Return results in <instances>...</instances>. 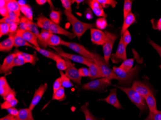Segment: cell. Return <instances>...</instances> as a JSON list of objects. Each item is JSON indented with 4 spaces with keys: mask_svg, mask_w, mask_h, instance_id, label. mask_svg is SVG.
<instances>
[{
    "mask_svg": "<svg viewBox=\"0 0 161 120\" xmlns=\"http://www.w3.org/2000/svg\"><path fill=\"white\" fill-rule=\"evenodd\" d=\"M14 53L17 54V56L16 57L14 58V60L13 67L23 65L24 64H26L23 57L22 56V55L20 54L17 50L14 51Z\"/></svg>",
    "mask_w": 161,
    "mask_h": 120,
    "instance_id": "obj_37",
    "label": "cell"
},
{
    "mask_svg": "<svg viewBox=\"0 0 161 120\" xmlns=\"http://www.w3.org/2000/svg\"><path fill=\"white\" fill-rule=\"evenodd\" d=\"M0 3H1V8L6 7L7 0H1L0 1Z\"/></svg>",
    "mask_w": 161,
    "mask_h": 120,
    "instance_id": "obj_59",
    "label": "cell"
},
{
    "mask_svg": "<svg viewBox=\"0 0 161 120\" xmlns=\"http://www.w3.org/2000/svg\"><path fill=\"white\" fill-rule=\"evenodd\" d=\"M47 2V0H36V3L40 5H44Z\"/></svg>",
    "mask_w": 161,
    "mask_h": 120,
    "instance_id": "obj_58",
    "label": "cell"
},
{
    "mask_svg": "<svg viewBox=\"0 0 161 120\" xmlns=\"http://www.w3.org/2000/svg\"><path fill=\"white\" fill-rule=\"evenodd\" d=\"M61 12L60 11H55L52 10L50 13V19L52 21V22L59 25L60 23L61 16Z\"/></svg>",
    "mask_w": 161,
    "mask_h": 120,
    "instance_id": "obj_34",
    "label": "cell"
},
{
    "mask_svg": "<svg viewBox=\"0 0 161 120\" xmlns=\"http://www.w3.org/2000/svg\"><path fill=\"white\" fill-rule=\"evenodd\" d=\"M56 62V66L59 71H66L67 68V64L66 61L63 58L60 57L58 59Z\"/></svg>",
    "mask_w": 161,
    "mask_h": 120,
    "instance_id": "obj_40",
    "label": "cell"
},
{
    "mask_svg": "<svg viewBox=\"0 0 161 120\" xmlns=\"http://www.w3.org/2000/svg\"><path fill=\"white\" fill-rule=\"evenodd\" d=\"M91 9L94 13L96 14V16L97 17H102V18H104L107 17V14L105 12L103 7H97V8L92 7Z\"/></svg>",
    "mask_w": 161,
    "mask_h": 120,
    "instance_id": "obj_42",
    "label": "cell"
},
{
    "mask_svg": "<svg viewBox=\"0 0 161 120\" xmlns=\"http://www.w3.org/2000/svg\"><path fill=\"white\" fill-rule=\"evenodd\" d=\"M67 64V68L65 71V74L67 76L75 83L78 85H81L82 77L79 73L78 70L75 68V65L71 63L69 60L64 58Z\"/></svg>",
    "mask_w": 161,
    "mask_h": 120,
    "instance_id": "obj_9",
    "label": "cell"
},
{
    "mask_svg": "<svg viewBox=\"0 0 161 120\" xmlns=\"http://www.w3.org/2000/svg\"><path fill=\"white\" fill-rule=\"evenodd\" d=\"M61 45L67 47L69 48L70 49L72 50L79 54L80 55L85 57L89 59L93 60L92 52L89 51L82 45L77 43H75V42H69V41L62 40Z\"/></svg>",
    "mask_w": 161,
    "mask_h": 120,
    "instance_id": "obj_8",
    "label": "cell"
},
{
    "mask_svg": "<svg viewBox=\"0 0 161 120\" xmlns=\"http://www.w3.org/2000/svg\"><path fill=\"white\" fill-rule=\"evenodd\" d=\"M10 26L8 24L1 23L0 24V37L9 34Z\"/></svg>",
    "mask_w": 161,
    "mask_h": 120,
    "instance_id": "obj_44",
    "label": "cell"
},
{
    "mask_svg": "<svg viewBox=\"0 0 161 120\" xmlns=\"http://www.w3.org/2000/svg\"><path fill=\"white\" fill-rule=\"evenodd\" d=\"M80 111L85 114L86 120H97L92 114L88 108V103L86 102L80 108Z\"/></svg>",
    "mask_w": 161,
    "mask_h": 120,
    "instance_id": "obj_32",
    "label": "cell"
},
{
    "mask_svg": "<svg viewBox=\"0 0 161 120\" xmlns=\"http://www.w3.org/2000/svg\"><path fill=\"white\" fill-rule=\"evenodd\" d=\"M17 56L16 53L10 54L5 58L3 60V63L0 67V73L1 74H4L5 75L10 74L12 70L14 58Z\"/></svg>",
    "mask_w": 161,
    "mask_h": 120,
    "instance_id": "obj_14",
    "label": "cell"
},
{
    "mask_svg": "<svg viewBox=\"0 0 161 120\" xmlns=\"http://www.w3.org/2000/svg\"><path fill=\"white\" fill-rule=\"evenodd\" d=\"M65 99H66V94H65L64 87L63 86L59 89H58V91L55 93H53L52 100L62 102L65 100Z\"/></svg>",
    "mask_w": 161,
    "mask_h": 120,
    "instance_id": "obj_33",
    "label": "cell"
},
{
    "mask_svg": "<svg viewBox=\"0 0 161 120\" xmlns=\"http://www.w3.org/2000/svg\"><path fill=\"white\" fill-rule=\"evenodd\" d=\"M19 101L17 99L9 101H4L1 104V108L2 110H7L12 107H14L18 104Z\"/></svg>",
    "mask_w": 161,
    "mask_h": 120,
    "instance_id": "obj_38",
    "label": "cell"
},
{
    "mask_svg": "<svg viewBox=\"0 0 161 120\" xmlns=\"http://www.w3.org/2000/svg\"><path fill=\"white\" fill-rule=\"evenodd\" d=\"M0 120H16V117L8 114L4 116V117L1 118Z\"/></svg>",
    "mask_w": 161,
    "mask_h": 120,
    "instance_id": "obj_57",
    "label": "cell"
},
{
    "mask_svg": "<svg viewBox=\"0 0 161 120\" xmlns=\"http://www.w3.org/2000/svg\"><path fill=\"white\" fill-rule=\"evenodd\" d=\"M52 34L49 31L42 30L40 33L39 38L38 39L39 44H40L43 48H46L47 46V41Z\"/></svg>",
    "mask_w": 161,
    "mask_h": 120,
    "instance_id": "obj_28",
    "label": "cell"
},
{
    "mask_svg": "<svg viewBox=\"0 0 161 120\" xmlns=\"http://www.w3.org/2000/svg\"><path fill=\"white\" fill-rule=\"evenodd\" d=\"M49 31L52 34L64 35V36L67 37L70 39H73L76 37L75 33L67 31V30L65 29L62 27H60L59 25L55 24L53 22H52L51 23Z\"/></svg>",
    "mask_w": 161,
    "mask_h": 120,
    "instance_id": "obj_16",
    "label": "cell"
},
{
    "mask_svg": "<svg viewBox=\"0 0 161 120\" xmlns=\"http://www.w3.org/2000/svg\"><path fill=\"white\" fill-rule=\"evenodd\" d=\"M13 89L8 83L6 77L2 76L0 78V95L4 97L7 94L11 91Z\"/></svg>",
    "mask_w": 161,
    "mask_h": 120,
    "instance_id": "obj_22",
    "label": "cell"
},
{
    "mask_svg": "<svg viewBox=\"0 0 161 120\" xmlns=\"http://www.w3.org/2000/svg\"><path fill=\"white\" fill-rule=\"evenodd\" d=\"M107 22L104 18H99L97 20L96 22V27L99 29H105L107 26Z\"/></svg>",
    "mask_w": 161,
    "mask_h": 120,
    "instance_id": "obj_45",
    "label": "cell"
},
{
    "mask_svg": "<svg viewBox=\"0 0 161 120\" xmlns=\"http://www.w3.org/2000/svg\"><path fill=\"white\" fill-rule=\"evenodd\" d=\"M19 23H13L9 25V34H13L15 33L17 31L18 29V26Z\"/></svg>",
    "mask_w": 161,
    "mask_h": 120,
    "instance_id": "obj_53",
    "label": "cell"
},
{
    "mask_svg": "<svg viewBox=\"0 0 161 120\" xmlns=\"http://www.w3.org/2000/svg\"><path fill=\"white\" fill-rule=\"evenodd\" d=\"M93 59L95 64L98 65L102 72L103 77L108 78L110 80H118V77L114 73L113 69L109 67V65L105 61L104 59L97 52H92Z\"/></svg>",
    "mask_w": 161,
    "mask_h": 120,
    "instance_id": "obj_4",
    "label": "cell"
},
{
    "mask_svg": "<svg viewBox=\"0 0 161 120\" xmlns=\"http://www.w3.org/2000/svg\"><path fill=\"white\" fill-rule=\"evenodd\" d=\"M134 63V59H126L125 61H124L121 64V65L119 66V68H121L122 70L125 71H129L132 69L133 67Z\"/></svg>",
    "mask_w": 161,
    "mask_h": 120,
    "instance_id": "obj_36",
    "label": "cell"
},
{
    "mask_svg": "<svg viewBox=\"0 0 161 120\" xmlns=\"http://www.w3.org/2000/svg\"><path fill=\"white\" fill-rule=\"evenodd\" d=\"M148 42H149V44L158 52V54L160 55L161 57V47L158 45V44H156L155 42L153 41L151 39H148Z\"/></svg>",
    "mask_w": 161,
    "mask_h": 120,
    "instance_id": "obj_51",
    "label": "cell"
},
{
    "mask_svg": "<svg viewBox=\"0 0 161 120\" xmlns=\"http://www.w3.org/2000/svg\"><path fill=\"white\" fill-rule=\"evenodd\" d=\"M19 5L21 12L22 13L25 17L29 19L30 20L33 21V12L31 7L27 4H24Z\"/></svg>",
    "mask_w": 161,
    "mask_h": 120,
    "instance_id": "obj_30",
    "label": "cell"
},
{
    "mask_svg": "<svg viewBox=\"0 0 161 120\" xmlns=\"http://www.w3.org/2000/svg\"><path fill=\"white\" fill-rule=\"evenodd\" d=\"M114 86L122 90L126 94L130 101L132 102L136 106L139 108L142 112L146 111L148 108L146 102L145 97L136 91L132 87H125L120 86L114 85Z\"/></svg>",
    "mask_w": 161,
    "mask_h": 120,
    "instance_id": "obj_3",
    "label": "cell"
},
{
    "mask_svg": "<svg viewBox=\"0 0 161 120\" xmlns=\"http://www.w3.org/2000/svg\"><path fill=\"white\" fill-rule=\"evenodd\" d=\"M49 47L53 49L56 51L58 55H59L61 57L68 59L69 60H72V61L76 63L83 64L86 65V66L89 63H95L93 60L89 59L81 55H73V54L65 52L59 47Z\"/></svg>",
    "mask_w": 161,
    "mask_h": 120,
    "instance_id": "obj_6",
    "label": "cell"
},
{
    "mask_svg": "<svg viewBox=\"0 0 161 120\" xmlns=\"http://www.w3.org/2000/svg\"><path fill=\"white\" fill-rule=\"evenodd\" d=\"M64 13L66 16L67 19L72 26L73 33H75L79 39H80L87 30L94 28L95 26L94 24L85 23L79 20L72 13L65 10Z\"/></svg>",
    "mask_w": 161,
    "mask_h": 120,
    "instance_id": "obj_1",
    "label": "cell"
},
{
    "mask_svg": "<svg viewBox=\"0 0 161 120\" xmlns=\"http://www.w3.org/2000/svg\"><path fill=\"white\" fill-rule=\"evenodd\" d=\"M7 112H8V114H11L14 117H17L18 116V114L19 113V111L15 108V107H12V108H9V109H7Z\"/></svg>",
    "mask_w": 161,
    "mask_h": 120,
    "instance_id": "obj_54",
    "label": "cell"
},
{
    "mask_svg": "<svg viewBox=\"0 0 161 120\" xmlns=\"http://www.w3.org/2000/svg\"><path fill=\"white\" fill-rule=\"evenodd\" d=\"M9 10L7 7H4L0 8V14L2 16L4 17H8Z\"/></svg>",
    "mask_w": 161,
    "mask_h": 120,
    "instance_id": "obj_55",
    "label": "cell"
},
{
    "mask_svg": "<svg viewBox=\"0 0 161 120\" xmlns=\"http://www.w3.org/2000/svg\"><path fill=\"white\" fill-rule=\"evenodd\" d=\"M62 6L65 9V10L72 13L71 5L72 4V1L71 0H61Z\"/></svg>",
    "mask_w": 161,
    "mask_h": 120,
    "instance_id": "obj_47",
    "label": "cell"
},
{
    "mask_svg": "<svg viewBox=\"0 0 161 120\" xmlns=\"http://www.w3.org/2000/svg\"><path fill=\"white\" fill-rule=\"evenodd\" d=\"M117 91L116 89H112L110 91L109 95L102 101L108 103L112 106L117 109H123V107L120 104L117 97Z\"/></svg>",
    "mask_w": 161,
    "mask_h": 120,
    "instance_id": "obj_17",
    "label": "cell"
},
{
    "mask_svg": "<svg viewBox=\"0 0 161 120\" xmlns=\"http://www.w3.org/2000/svg\"><path fill=\"white\" fill-rule=\"evenodd\" d=\"M8 17L14 23H19L20 22L19 17H18V15L13 12L9 11Z\"/></svg>",
    "mask_w": 161,
    "mask_h": 120,
    "instance_id": "obj_50",
    "label": "cell"
},
{
    "mask_svg": "<svg viewBox=\"0 0 161 120\" xmlns=\"http://www.w3.org/2000/svg\"><path fill=\"white\" fill-rule=\"evenodd\" d=\"M89 69V76L91 79H99L103 77L100 68L95 63H90L87 65Z\"/></svg>",
    "mask_w": 161,
    "mask_h": 120,
    "instance_id": "obj_18",
    "label": "cell"
},
{
    "mask_svg": "<svg viewBox=\"0 0 161 120\" xmlns=\"http://www.w3.org/2000/svg\"><path fill=\"white\" fill-rule=\"evenodd\" d=\"M16 120H35L32 115V111L29 108L21 109L19 110L18 116Z\"/></svg>",
    "mask_w": 161,
    "mask_h": 120,
    "instance_id": "obj_21",
    "label": "cell"
},
{
    "mask_svg": "<svg viewBox=\"0 0 161 120\" xmlns=\"http://www.w3.org/2000/svg\"><path fill=\"white\" fill-rule=\"evenodd\" d=\"M111 85V80L106 77L95 79L83 85L82 89L84 91H100L104 90Z\"/></svg>",
    "mask_w": 161,
    "mask_h": 120,
    "instance_id": "obj_5",
    "label": "cell"
},
{
    "mask_svg": "<svg viewBox=\"0 0 161 120\" xmlns=\"http://www.w3.org/2000/svg\"><path fill=\"white\" fill-rule=\"evenodd\" d=\"M132 87L136 91L144 97L149 95L153 94V89L150 87L149 83L146 82V80L134 81Z\"/></svg>",
    "mask_w": 161,
    "mask_h": 120,
    "instance_id": "obj_11",
    "label": "cell"
},
{
    "mask_svg": "<svg viewBox=\"0 0 161 120\" xmlns=\"http://www.w3.org/2000/svg\"><path fill=\"white\" fill-rule=\"evenodd\" d=\"M84 2V1H83V0H73V1H72V3H77V8H78L79 4H80V3Z\"/></svg>",
    "mask_w": 161,
    "mask_h": 120,
    "instance_id": "obj_60",
    "label": "cell"
},
{
    "mask_svg": "<svg viewBox=\"0 0 161 120\" xmlns=\"http://www.w3.org/2000/svg\"><path fill=\"white\" fill-rule=\"evenodd\" d=\"M146 102L149 108L150 112H156L158 111L156 101L154 95L150 94L145 97Z\"/></svg>",
    "mask_w": 161,
    "mask_h": 120,
    "instance_id": "obj_24",
    "label": "cell"
},
{
    "mask_svg": "<svg viewBox=\"0 0 161 120\" xmlns=\"http://www.w3.org/2000/svg\"><path fill=\"white\" fill-rule=\"evenodd\" d=\"M133 1L130 0H125L124 2V10H123V13H124V19L126 18V16L131 12L132 9V5Z\"/></svg>",
    "mask_w": 161,
    "mask_h": 120,
    "instance_id": "obj_39",
    "label": "cell"
},
{
    "mask_svg": "<svg viewBox=\"0 0 161 120\" xmlns=\"http://www.w3.org/2000/svg\"><path fill=\"white\" fill-rule=\"evenodd\" d=\"M16 92L13 89L11 91L7 94L6 96L3 97L4 101H9L14 99H16Z\"/></svg>",
    "mask_w": 161,
    "mask_h": 120,
    "instance_id": "obj_49",
    "label": "cell"
},
{
    "mask_svg": "<svg viewBox=\"0 0 161 120\" xmlns=\"http://www.w3.org/2000/svg\"><path fill=\"white\" fill-rule=\"evenodd\" d=\"M106 40L103 45L104 59L105 61L108 64L111 56L113 47L115 41L117 39V36L115 34L106 31Z\"/></svg>",
    "mask_w": 161,
    "mask_h": 120,
    "instance_id": "obj_7",
    "label": "cell"
},
{
    "mask_svg": "<svg viewBox=\"0 0 161 120\" xmlns=\"http://www.w3.org/2000/svg\"><path fill=\"white\" fill-rule=\"evenodd\" d=\"M160 68H161V65L160 66Z\"/></svg>",
    "mask_w": 161,
    "mask_h": 120,
    "instance_id": "obj_61",
    "label": "cell"
},
{
    "mask_svg": "<svg viewBox=\"0 0 161 120\" xmlns=\"http://www.w3.org/2000/svg\"><path fill=\"white\" fill-rule=\"evenodd\" d=\"M97 1L103 7V8L108 6H111L113 8H114L117 3V2L114 0H97Z\"/></svg>",
    "mask_w": 161,
    "mask_h": 120,
    "instance_id": "obj_43",
    "label": "cell"
},
{
    "mask_svg": "<svg viewBox=\"0 0 161 120\" xmlns=\"http://www.w3.org/2000/svg\"><path fill=\"white\" fill-rule=\"evenodd\" d=\"M14 36V46L16 48L19 47L27 46L33 48L34 46L32 45L30 43L27 42L23 37L18 35L17 33H13Z\"/></svg>",
    "mask_w": 161,
    "mask_h": 120,
    "instance_id": "obj_26",
    "label": "cell"
},
{
    "mask_svg": "<svg viewBox=\"0 0 161 120\" xmlns=\"http://www.w3.org/2000/svg\"><path fill=\"white\" fill-rule=\"evenodd\" d=\"M136 21V17L134 14L132 12H130L124 19V23L121 29V34L123 35L124 32L127 30V29L133 24Z\"/></svg>",
    "mask_w": 161,
    "mask_h": 120,
    "instance_id": "obj_23",
    "label": "cell"
},
{
    "mask_svg": "<svg viewBox=\"0 0 161 120\" xmlns=\"http://www.w3.org/2000/svg\"><path fill=\"white\" fill-rule=\"evenodd\" d=\"M62 86V81H61V77H58L55 80L54 84H53V93H55V92L57 91L58 89L61 88Z\"/></svg>",
    "mask_w": 161,
    "mask_h": 120,
    "instance_id": "obj_48",
    "label": "cell"
},
{
    "mask_svg": "<svg viewBox=\"0 0 161 120\" xmlns=\"http://www.w3.org/2000/svg\"><path fill=\"white\" fill-rule=\"evenodd\" d=\"M14 46V36L13 34H9L8 38L0 43V51L8 52L12 49Z\"/></svg>",
    "mask_w": 161,
    "mask_h": 120,
    "instance_id": "obj_19",
    "label": "cell"
},
{
    "mask_svg": "<svg viewBox=\"0 0 161 120\" xmlns=\"http://www.w3.org/2000/svg\"><path fill=\"white\" fill-rule=\"evenodd\" d=\"M121 38L122 39V41L126 47L132 40L131 34L128 30L124 32L123 35H121Z\"/></svg>",
    "mask_w": 161,
    "mask_h": 120,
    "instance_id": "obj_41",
    "label": "cell"
},
{
    "mask_svg": "<svg viewBox=\"0 0 161 120\" xmlns=\"http://www.w3.org/2000/svg\"><path fill=\"white\" fill-rule=\"evenodd\" d=\"M79 73L81 77H87L89 76V69L86 67H82L78 69Z\"/></svg>",
    "mask_w": 161,
    "mask_h": 120,
    "instance_id": "obj_52",
    "label": "cell"
},
{
    "mask_svg": "<svg viewBox=\"0 0 161 120\" xmlns=\"http://www.w3.org/2000/svg\"><path fill=\"white\" fill-rule=\"evenodd\" d=\"M90 36L92 43L97 45H103L106 40V34L99 29H90Z\"/></svg>",
    "mask_w": 161,
    "mask_h": 120,
    "instance_id": "obj_12",
    "label": "cell"
},
{
    "mask_svg": "<svg viewBox=\"0 0 161 120\" xmlns=\"http://www.w3.org/2000/svg\"><path fill=\"white\" fill-rule=\"evenodd\" d=\"M144 120H161V111L156 112H150L148 117Z\"/></svg>",
    "mask_w": 161,
    "mask_h": 120,
    "instance_id": "obj_46",
    "label": "cell"
},
{
    "mask_svg": "<svg viewBox=\"0 0 161 120\" xmlns=\"http://www.w3.org/2000/svg\"><path fill=\"white\" fill-rule=\"evenodd\" d=\"M47 84L45 83L44 84L41 85L38 89H36L32 101L29 106V109L32 111L35 106L40 102L42 96L47 89Z\"/></svg>",
    "mask_w": 161,
    "mask_h": 120,
    "instance_id": "obj_13",
    "label": "cell"
},
{
    "mask_svg": "<svg viewBox=\"0 0 161 120\" xmlns=\"http://www.w3.org/2000/svg\"><path fill=\"white\" fill-rule=\"evenodd\" d=\"M6 7L10 11L13 12L18 15L20 16V9L19 3L16 0H7Z\"/></svg>",
    "mask_w": 161,
    "mask_h": 120,
    "instance_id": "obj_27",
    "label": "cell"
},
{
    "mask_svg": "<svg viewBox=\"0 0 161 120\" xmlns=\"http://www.w3.org/2000/svg\"><path fill=\"white\" fill-rule=\"evenodd\" d=\"M113 70L118 77L119 84L128 86L131 84L134 79L138 76V73L141 70V67L136 65L130 71H125L119 68V67L114 66Z\"/></svg>",
    "mask_w": 161,
    "mask_h": 120,
    "instance_id": "obj_2",
    "label": "cell"
},
{
    "mask_svg": "<svg viewBox=\"0 0 161 120\" xmlns=\"http://www.w3.org/2000/svg\"><path fill=\"white\" fill-rule=\"evenodd\" d=\"M17 50L23 57V58H24L26 63H30L33 65H34L36 64V61L38 60V58L37 57L35 54L31 55V54H29L28 53H26V52L20 51L18 50Z\"/></svg>",
    "mask_w": 161,
    "mask_h": 120,
    "instance_id": "obj_29",
    "label": "cell"
},
{
    "mask_svg": "<svg viewBox=\"0 0 161 120\" xmlns=\"http://www.w3.org/2000/svg\"><path fill=\"white\" fill-rule=\"evenodd\" d=\"M32 48L34 49L36 51L39 52L40 54H41L44 56L53 60L55 62L57 61L58 59L61 57L60 56L58 55V54H55L54 52L49 51V50H47L45 49L41 48L40 47H36L34 46H33Z\"/></svg>",
    "mask_w": 161,
    "mask_h": 120,
    "instance_id": "obj_25",
    "label": "cell"
},
{
    "mask_svg": "<svg viewBox=\"0 0 161 120\" xmlns=\"http://www.w3.org/2000/svg\"><path fill=\"white\" fill-rule=\"evenodd\" d=\"M62 40L59 36L52 34L47 41V45L49 46L58 47L61 45Z\"/></svg>",
    "mask_w": 161,
    "mask_h": 120,
    "instance_id": "obj_31",
    "label": "cell"
},
{
    "mask_svg": "<svg viewBox=\"0 0 161 120\" xmlns=\"http://www.w3.org/2000/svg\"><path fill=\"white\" fill-rule=\"evenodd\" d=\"M16 33L23 37L27 42L30 43L32 45L36 47H40L37 37L30 31H23L19 29Z\"/></svg>",
    "mask_w": 161,
    "mask_h": 120,
    "instance_id": "obj_15",
    "label": "cell"
},
{
    "mask_svg": "<svg viewBox=\"0 0 161 120\" xmlns=\"http://www.w3.org/2000/svg\"><path fill=\"white\" fill-rule=\"evenodd\" d=\"M60 74V77H61V81H62V86L64 88H70L73 87L74 84L70 81V79L67 76L65 73H63L62 71H59Z\"/></svg>",
    "mask_w": 161,
    "mask_h": 120,
    "instance_id": "obj_35",
    "label": "cell"
},
{
    "mask_svg": "<svg viewBox=\"0 0 161 120\" xmlns=\"http://www.w3.org/2000/svg\"><path fill=\"white\" fill-rule=\"evenodd\" d=\"M52 22V21L50 19L45 16L41 15L37 18L36 24L37 25L38 27L41 28L42 30L49 31Z\"/></svg>",
    "mask_w": 161,
    "mask_h": 120,
    "instance_id": "obj_20",
    "label": "cell"
},
{
    "mask_svg": "<svg viewBox=\"0 0 161 120\" xmlns=\"http://www.w3.org/2000/svg\"><path fill=\"white\" fill-rule=\"evenodd\" d=\"M126 48L122 41V39L120 38V42L115 54L111 55L110 57V59L113 63L118 64L123 63L127 59Z\"/></svg>",
    "mask_w": 161,
    "mask_h": 120,
    "instance_id": "obj_10",
    "label": "cell"
},
{
    "mask_svg": "<svg viewBox=\"0 0 161 120\" xmlns=\"http://www.w3.org/2000/svg\"><path fill=\"white\" fill-rule=\"evenodd\" d=\"M0 22L1 23H5V24H8L9 25L12 23H14L9 17H4V18H3L0 20Z\"/></svg>",
    "mask_w": 161,
    "mask_h": 120,
    "instance_id": "obj_56",
    "label": "cell"
}]
</instances>
